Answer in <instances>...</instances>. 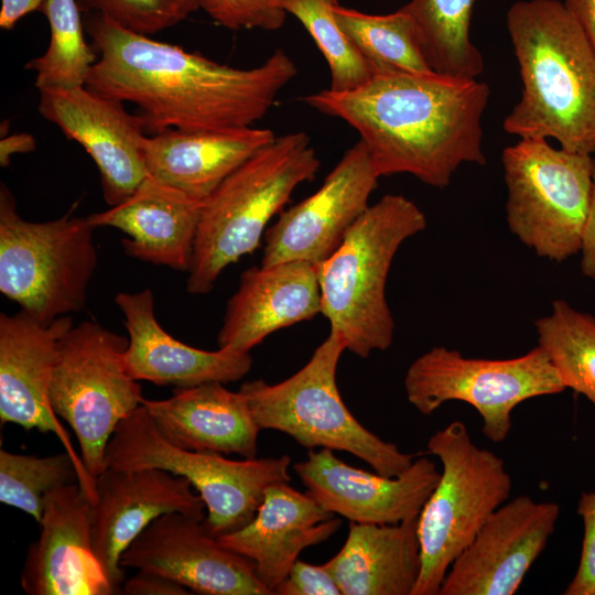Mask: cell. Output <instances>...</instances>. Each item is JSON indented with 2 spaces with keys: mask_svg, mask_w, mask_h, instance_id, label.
Here are the masks:
<instances>
[{
  "mask_svg": "<svg viewBox=\"0 0 595 595\" xmlns=\"http://www.w3.org/2000/svg\"><path fill=\"white\" fill-rule=\"evenodd\" d=\"M39 11L47 19L51 36L45 53L25 65L36 74L35 86L39 90L86 86L99 56L85 40L77 0H46Z\"/></svg>",
  "mask_w": 595,
  "mask_h": 595,
  "instance_id": "obj_31",
  "label": "cell"
},
{
  "mask_svg": "<svg viewBox=\"0 0 595 595\" xmlns=\"http://www.w3.org/2000/svg\"><path fill=\"white\" fill-rule=\"evenodd\" d=\"M378 180L369 152L359 140L315 193L282 210L266 230L261 266L285 261L317 264L325 260L369 206Z\"/></svg>",
  "mask_w": 595,
  "mask_h": 595,
  "instance_id": "obj_15",
  "label": "cell"
},
{
  "mask_svg": "<svg viewBox=\"0 0 595 595\" xmlns=\"http://www.w3.org/2000/svg\"><path fill=\"white\" fill-rule=\"evenodd\" d=\"M560 506L527 495L507 500L454 560L439 595H512L555 530Z\"/></svg>",
  "mask_w": 595,
  "mask_h": 595,
  "instance_id": "obj_16",
  "label": "cell"
},
{
  "mask_svg": "<svg viewBox=\"0 0 595 595\" xmlns=\"http://www.w3.org/2000/svg\"><path fill=\"white\" fill-rule=\"evenodd\" d=\"M277 595H342L324 564L298 560L286 577L274 589Z\"/></svg>",
  "mask_w": 595,
  "mask_h": 595,
  "instance_id": "obj_37",
  "label": "cell"
},
{
  "mask_svg": "<svg viewBox=\"0 0 595 595\" xmlns=\"http://www.w3.org/2000/svg\"><path fill=\"white\" fill-rule=\"evenodd\" d=\"M475 0H411L401 9L415 22L424 56L433 72L475 79L484 58L469 35Z\"/></svg>",
  "mask_w": 595,
  "mask_h": 595,
  "instance_id": "obj_28",
  "label": "cell"
},
{
  "mask_svg": "<svg viewBox=\"0 0 595 595\" xmlns=\"http://www.w3.org/2000/svg\"><path fill=\"white\" fill-rule=\"evenodd\" d=\"M39 112L78 142L95 162L109 206L128 198L149 175L144 162V122L122 101L86 86L41 89Z\"/></svg>",
  "mask_w": 595,
  "mask_h": 595,
  "instance_id": "obj_17",
  "label": "cell"
},
{
  "mask_svg": "<svg viewBox=\"0 0 595 595\" xmlns=\"http://www.w3.org/2000/svg\"><path fill=\"white\" fill-rule=\"evenodd\" d=\"M307 493L327 511L350 522L396 524L419 517L441 473L420 457L398 476L372 474L340 461L332 450H310L293 466Z\"/></svg>",
  "mask_w": 595,
  "mask_h": 595,
  "instance_id": "obj_19",
  "label": "cell"
},
{
  "mask_svg": "<svg viewBox=\"0 0 595 595\" xmlns=\"http://www.w3.org/2000/svg\"><path fill=\"white\" fill-rule=\"evenodd\" d=\"M321 313L316 264L285 261L251 267L226 304L218 348L250 351L278 329Z\"/></svg>",
  "mask_w": 595,
  "mask_h": 595,
  "instance_id": "obj_23",
  "label": "cell"
},
{
  "mask_svg": "<svg viewBox=\"0 0 595 595\" xmlns=\"http://www.w3.org/2000/svg\"><path fill=\"white\" fill-rule=\"evenodd\" d=\"M563 3L580 23L595 50V0H564Z\"/></svg>",
  "mask_w": 595,
  "mask_h": 595,
  "instance_id": "obj_41",
  "label": "cell"
},
{
  "mask_svg": "<svg viewBox=\"0 0 595 595\" xmlns=\"http://www.w3.org/2000/svg\"><path fill=\"white\" fill-rule=\"evenodd\" d=\"M538 345L558 370L565 388L584 396L595 407V317L564 300L536 322Z\"/></svg>",
  "mask_w": 595,
  "mask_h": 595,
  "instance_id": "obj_30",
  "label": "cell"
},
{
  "mask_svg": "<svg viewBox=\"0 0 595 595\" xmlns=\"http://www.w3.org/2000/svg\"><path fill=\"white\" fill-rule=\"evenodd\" d=\"M159 431L192 451L255 458L260 428L247 399L221 382L174 388L170 398L142 400Z\"/></svg>",
  "mask_w": 595,
  "mask_h": 595,
  "instance_id": "obj_25",
  "label": "cell"
},
{
  "mask_svg": "<svg viewBox=\"0 0 595 595\" xmlns=\"http://www.w3.org/2000/svg\"><path fill=\"white\" fill-rule=\"evenodd\" d=\"M522 95L504 120L520 138H553L595 153V50L559 0H520L507 13Z\"/></svg>",
  "mask_w": 595,
  "mask_h": 595,
  "instance_id": "obj_3",
  "label": "cell"
},
{
  "mask_svg": "<svg viewBox=\"0 0 595 595\" xmlns=\"http://www.w3.org/2000/svg\"><path fill=\"white\" fill-rule=\"evenodd\" d=\"M320 164L310 137L298 131L275 137L234 171L204 203L187 291L208 293L224 269L253 252L270 219Z\"/></svg>",
  "mask_w": 595,
  "mask_h": 595,
  "instance_id": "obj_5",
  "label": "cell"
},
{
  "mask_svg": "<svg viewBox=\"0 0 595 595\" xmlns=\"http://www.w3.org/2000/svg\"><path fill=\"white\" fill-rule=\"evenodd\" d=\"M403 383L408 401L423 415L447 401L472 405L482 418L483 434L494 443L507 439L512 411L521 402L566 389L539 345L508 359L467 358L436 346L411 363Z\"/></svg>",
  "mask_w": 595,
  "mask_h": 595,
  "instance_id": "obj_12",
  "label": "cell"
},
{
  "mask_svg": "<svg viewBox=\"0 0 595 595\" xmlns=\"http://www.w3.org/2000/svg\"><path fill=\"white\" fill-rule=\"evenodd\" d=\"M342 595H412L421 572L418 517L396 524L350 522L327 562Z\"/></svg>",
  "mask_w": 595,
  "mask_h": 595,
  "instance_id": "obj_27",
  "label": "cell"
},
{
  "mask_svg": "<svg viewBox=\"0 0 595 595\" xmlns=\"http://www.w3.org/2000/svg\"><path fill=\"white\" fill-rule=\"evenodd\" d=\"M426 446L442 472L418 517L421 572L412 595H439L454 560L512 489L504 459L477 446L462 421L435 431Z\"/></svg>",
  "mask_w": 595,
  "mask_h": 595,
  "instance_id": "obj_7",
  "label": "cell"
},
{
  "mask_svg": "<svg viewBox=\"0 0 595 595\" xmlns=\"http://www.w3.org/2000/svg\"><path fill=\"white\" fill-rule=\"evenodd\" d=\"M72 326L68 315L43 325L22 310L0 314V420L2 424L55 434L76 465L83 491L94 502L95 479L76 453L50 399L60 342Z\"/></svg>",
  "mask_w": 595,
  "mask_h": 595,
  "instance_id": "obj_14",
  "label": "cell"
},
{
  "mask_svg": "<svg viewBox=\"0 0 595 595\" xmlns=\"http://www.w3.org/2000/svg\"><path fill=\"white\" fill-rule=\"evenodd\" d=\"M204 203L148 175L123 202L87 217L123 231L127 256L187 272Z\"/></svg>",
  "mask_w": 595,
  "mask_h": 595,
  "instance_id": "obj_24",
  "label": "cell"
},
{
  "mask_svg": "<svg viewBox=\"0 0 595 595\" xmlns=\"http://www.w3.org/2000/svg\"><path fill=\"white\" fill-rule=\"evenodd\" d=\"M35 147L36 141L30 133L22 132L6 136L0 141V165L8 166L12 155L32 152Z\"/></svg>",
  "mask_w": 595,
  "mask_h": 595,
  "instance_id": "obj_42",
  "label": "cell"
},
{
  "mask_svg": "<svg viewBox=\"0 0 595 595\" xmlns=\"http://www.w3.org/2000/svg\"><path fill=\"white\" fill-rule=\"evenodd\" d=\"M277 136L247 127L214 131L165 130L144 140L148 174L205 202L242 163Z\"/></svg>",
  "mask_w": 595,
  "mask_h": 595,
  "instance_id": "obj_26",
  "label": "cell"
},
{
  "mask_svg": "<svg viewBox=\"0 0 595 595\" xmlns=\"http://www.w3.org/2000/svg\"><path fill=\"white\" fill-rule=\"evenodd\" d=\"M204 519L183 512L158 517L122 553L121 566L159 573L204 595H273L253 563L224 545Z\"/></svg>",
  "mask_w": 595,
  "mask_h": 595,
  "instance_id": "obj_13",
  "label": "cell"
},
{
  "mask_svg": "<svg viewBox=\"0 0 595 595\" xmlns=\"http://www.w3.org/2000/svg\"><path fill=\"white\" fill-rule=\"evenodd\" d=\"M191 592L175 581L159 573L140 571L125 581L121 594L126 595H187Z\"/></svg>",
  "mask_w": 595,
  "mask_h": 595,
  "instance_id": "obj_38",
  "label": "cell"
},
{
  "mask_svg": "<svg viewBox=\"0 0 595 595\" xmlns=\"http://www.w3.org/2000/svg\"><path fill=\"white\" fill-rule=\"evenodd\" d=\"M289 482L269 486L256 516L242 528L217 537L232 551L249 559L259 580L273 594L300 553L327 540L342 520Z\"/></svg>",
  "mask_w": 595,
  "mask_h": 595,
  "instance_id": "obj_22",
  "label": "cell"
},
{
  "mask_svg": "<svg viewBox=\"0 0 595 595\" xmlns=\"http://www.w3.org/2000/svg\"><path fill=\"white\" fill-rule=\"evenodd\" d=\"M344 350L343 339L329 332L294 375L278 383L247 381L239 391L261 430L285 433L307 450L350 453L378 474L398 476L411 466L414 455L366 429L346 407L336 382Z\"/></svg>",
  "mask_w": 595,
  "mask_h": 595,
  "instance_id": "obj_6",
  "label": "cell"
},
{
  "mask_svg": "<svg viewBox=\"0 0 595 595\" xmlns=\"http://www.w3.org/2000/svg\"><path fill=\"white\" fill-rule=\"evenodd\" d=\"M85 14L84 26L99 56L86 87L134 104L153 134L252 127L298 75L281 48L257 67L235 68L134 33L98 13Z\"/></svg>",
  "mask_w": 595,
  "mask_h": 595,
  "instance_id": "obj_1",
  "label": "cell"
},
{
  "mask_svg": "<svg viewBox=\"0 0 595 595\" xmlns=\"http://www.w3.org/2000/svg\"><path fill=\"white\" fill-rule=\"evenodd\" d=\"M577 513L584 524L581 556L576 573L563 594L595 595V490L582 493Z\"/></svg>",
  "mask_w": 595,
  "mask_h": 595,
  "instance_id": "obj_36",
  "label": "cell"
},
{
  "mask_svg": "<svg viewBox=\"0 0 595 595\" xmlns=\"http://www.w3.org/2000/svg\"><path fill=\"white\" fill-rule=\"evenodd\" d=\"M105 458L106 468H158L188 479L205 502L204 522L216 537L246 526L256 516L267 488L291 480L289 455L237 461L174 445L142 403L118 424Z\"/></svg>",
  "mask_w": 595,
  "mask_h": 595,
  "instance_id": "obj_9",
  "label": "cell"
},
{
  "mask_svg": "<svg viewBox=\"0 0 595 595\" xmlns=\"http://www.w3.org/2000/svg\"><path fill=\"white\" fill-rule=\"evenodd\" d=\"M115 301L123 314L129 335L125 365L134 380L187 388L238 381L250 371L252 358L248 351L232 348L204 350L170 335L156 320L150 289L120 292Z\"/></svg>",
  "mask_w": 595,
  "mask_h": 595,
  "instance_id": "obj_21",
  "label": "cell"
},
{
  "mask_svg": "<svg viewBox=\"0 0 595 595\" xmlns=\"http://www.w3.org/2000/svg\"><path fill=\"white\" fill-rule=\"evenodd\" d=\"M184 12L188 15L192 12L196 11L197 9H201L202 0H176Z\"/></svg>",
  "mask_w": 595,
  "mask_h": 595,
  "instance_id": "obj_43",
  "label": "cell"
},
{
  "mask_svg": "<svg viewBox=\"0 0 595 595\" xmlns=\"http://www.w3.org/2000/svg\"><path fill=\"white\" fill-rule=\"evenodd\" d=\"M39 526L21 572L26 594H116L93 552L91 501L78 482L45 496Z\"/></svg>",
  "mask_w": 595,
  "mask_h": 595,
  "instance_id": "obj_20",
  "label": "cell"
},
{
  "mask_svg": "<svg viewBox=\"0 0 595 595\" xmlns=\"http://www.w3.org/2000/svg\"><path fill=\"white\" fill-rule=\"evenodd\" d=\"M509 230L539 257L562 262L578 253L586 221L594 160L520 138L501 154Z\"/></svg>",
  "mask_w": 595,
  "mask_h": 595,
  "instance_id": "obj_10",
  "label": "cell"
},
{
  "mask_svg": "<svg viewBox=\"0 0 595 595\" xmlns=\"http://www.w3.org/2000/svg\"><path fill=\"white\" fill-rule=\"evenodd\" d=\"M76 482L77 468L66 452L40 457L0 451V501L24 511L37 523L43 515L45 496L60 486Z\"/></svg>",
  "mask_w": 595,
  "mask_h": 595,
  "instance_id": "obj_32",
  "label": "cell"
},
{
  "mask_svg": "<svg viewBox=\"0 0 595 595\" xmlns=\"http://www.w3.org/2000/svg\"><path fill=\"white\" fill-rule=\"evenodd\" d=\"M129 339L84 321L62 337L50 399L77 437L82 461L96 480L106 469V448L118 424L141 405V387L127 371Z\"/></svg>",
  "mask_w": 595,
  "mask_h": 595,
  "instance_id": "obj_11",
  "label": "cell"
},
{
  "mask_svg": "<svg viewBox=\"0 0 595 595\" xmlns=\"http://www.w3.org/2000/svg\"><path fill=\"white\" fill-rule=\"evenodd\" d=\"M334 17L375 75L387 72L431 73L412 17L401 8L368 14L333 4Z\"/></svg>",
  "mask_w": 595,
  "mask_h": 595,
  "instance_id": "obj_29",
  "label": "cell"
},
{
  "mask_svg": "<svg viewBox=\"0 0 595 595\" xmlns=\"http://www.w3.org/2000/svg\"><path fill=\"white\" fill-rule=\"evenodd\" d=\"M425 227V215L414 202L387 194L369 205L335 251L316 264L321 313L346 350L368 358L391 346L394 320L386 298L388 273L403 241Z\"/></svg>",
  "mask_w": 595,
  "mask_h": 595,
  "instance_id": "obj_4",
  "label": "cell"
},
{
  "mask_svg": "<svg viewBox=\"0 0 595 595\" xmlns=\"http://www.w3.org/2000/svg\"><path fill=\"white\" fill-rule=\"evenodd\" d=\"M88 217L35 223L22 218L9 188H0V292L43 325L86 305L97 267Z\"/></svg>",
  "mask_w": 595,
  "mask_h": 595,
  "instance_id": "obj_8",
  "label": "cell"
},
{
  "mask_svg": "<svg viewBox=\"0 0 595 595\" xmlns=\"http://www.w3.org/2000/svg\"><path fill=\"white\" fill-rule=\"evenodd\" d=\"M290 0H202L201 9L228 30L275 31L288 15Z\"/></svg>",
  "mask_w": 595,
  "mask_h": 595,
  "instance_id": "obj_35",
  "label": "cell"
},
{
  "mask_svg": "<svg viewBox=\"0 0 595 595\" xmlns=\"http://www.w3.org/2000/svg\"><path fill=\"white\" fill-rule=\"evenodd\" d=\"M95 487L91 548L116 594L125 582L122 553L153 520L170 512L204 516L205 502L188 479L166 470L107 467Z\"/></svg>",
  "mask_w": 595,
  "mask_h": 595,
  "instance_id": "obj_18",
  "label": "cell"
},
{
  "mask_svg": "<svg viewBox=\"0 0 595 595\" xmlns=\"http://www.w3.org/2000/svg\"><path fill=\"white\" fill-rule=\"evenodd\" d=\"M336 1L290 0L286 12L306 29L326 60L329 89L344 91L366 84L375 73L337 23L333 13Z\"/></svg>",
  "mask_w": 595,
  "mask_h": 595,
  "instance_id": "obj_33",
  "label": "cell"
},
{
  "mask_svg": "<svg viewBox=\"0 0 595 595\" xmlns=\"http://www.w3.org/2000/svg\"><path fill=\"white\" fill-rule=\"evenodd\" d=\"M489 94L476 78L387 72L357 88H328L304 101L359 133L379 177L408 173L444 188L463 163L486 164L482 118Z\"/></svg>",
  "mask_w": 595,
  "mask_h": 595,
  "instance_id": "obj_2",
  "label": "cell"
},
{
  "mask_svg": "<svg viewBox=\"0 0 595 595\" xmlns=\"http://www.w3.org/2000/svg\"><path fill=\"white\" fill-rule=\"evenodd\" d=\"M581 271L589 279L595 280V161L593 167V187L589 208L581 240Z\"/></svg>",
  "mask_w": 595,
  "mask_h": 595,
  "instance_id": "obj_39",
  "label": "cell"
},
{
  "mask_svg": "<svg viewBox=\"0 0 595 595\" xmlns=\"http://www.w3.org/2000/svg\"><path fill=\"white\" fill-rule=\"evenodd\" d=\"M46 0H1L0 26L11 30L20 19L40 10Z\"/></svg>",
  "mask_w": 595,
  "mask_h": 595,
  "instance_id": "obj_40",
  "label": "cell"
},
{
  "mask_svg": "<svg viewBox=\"0 0 595 595\" xmlns=\"http://www.w3.org/2000/svg\"><path fill=\"white\" fill-rule=\"evenodd\" d=\"M77 3L83 13H98L127 30L148 36L187 17L176 0H77Z\"/></svg>",
  "mask_w": 595,
  "mask_h": 595,
  "instance_id": "obj_34",
  "label": "cell"
}]
</instances>
